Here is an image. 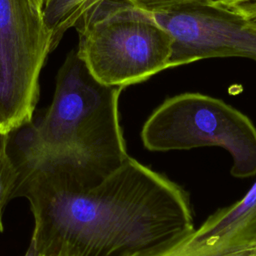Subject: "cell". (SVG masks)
Instances as JSON below:
<instances>
[{
	"label": "cell",
	"mask_w": 256,
	"mask_h": 256,
	"mask_svg": "<svg viewBox=\"0 0 256 256\" xmlns=\"http://www.w3.org/2000/svg\"><path fill=\"white\" fill-rule=\"evenodd\" d=\"M42 256H130L194 230L188 193L136 159L81 190L25 185Z\"/></svg>",
	"instance_id": "6da1fadb"
},
{
	"label": "cell",
	"mask_w": 256,
	"mask_h": 256,
	"mask_svg": "<svg viewBox=\"0 0 256 256\" xmlns=\"http://www.w3.org/2000/svg\"><path fill=\"white\" fill-rule=\"evenodd\" d=\"M123 89L98 81L72 50L58 71L50 106L36 124L18 129L15 151L74 152L107 177L129 156L119 121Z\"/></svg>",
	"instance_id": "7a4b0ae2"
},
{
	"label": "cell",
	"mask_w": 256,
	"mask_h": 256,
	"mask_svg": "<svg viewBox=\"0 0 256 256\" xmlns=\"http://www.w3.org/2000/svg\"><path fill=\"white\" fill-rule=\"evenodd\" d=\"M77 55L100 82L125 88L170 68L173 37L128 0H101L76 23Z\"/></svg>",
	"instance_id": "3957f363"
},
{
	"label": "cell",
	"mask_w": 256,
	"mask_h": 256,
	"mask_svg": "<svg viewBox=\"0 0 256 256\" xmlns=\"http://www.w3.org/2000/svg\"><path fill=\"white\" fill-rule=\"evenodd\" d=\"M144 147L153 152L216 146L232 157L231 174H256V127L242 112L221 99L182 93L166 99L141 129Z\"/></svg>",
	"instance_id": "277c9868"
},
{
	"label": "cell",
	"mask_w": 256,
	"mask_h": 256,
	"mask_svg": "<svg viewBox=\"0 0 256 256\" xmlns=\"http://www.w3.org/2000/svg\"><path fill=\"white\" fill-rule=\"evenodd\" d=\"M44 0H0V135L32 122L51 52Z\"/></svg>",
	"instance_id": "5b68a950"
},
{
	"label": "cell",
	"mask_w": 256,
	"mask_h": 256,
	"mask_svg": "<svg viewBox=\"0 0 256 256\" xmlns=\"http://www.w3.org/2000/svg\"><path fill=\"white\" fill-rule=\"evenodd\" d=\"M173 37L170 67L214 57L256 60V26L207 0L154 14Z\"/></svg>",
	"instance_id": "8992f818"
},
{
	"label": "cell",
	"mask_w": 256,
	"mask_h": 256,
	"mask_svg": "<svg viewBox=\"0 0 256 256\" xmlns=\"http://www.w3.org/2000/svg\"><path fill=\"white\" fill-rule=\"evenodd\" d=\"M256 246V220L225 235L191 232L130 256H234Z\"/></svg>",
	"instance_id": "52a82bcc"
},
{
	"label": "cell",
	"mask_w": 256,
	"mask_h": 256,
	"mask_svg": "<svg viewBox=\"0 0 256 256\" xmlns=\"http://www.w3.org/2000/svg\"><path fill=\"white\" fill-rule=\"evenodd\" d=\"M256 220V181L239 201L218 209L196 230L201 236L225 235Z\"/></svg>",
	"instance_id": "ba28073f"
},
{
	"label": "cell",
	"mask_w": 256,
	"mask_h": 256,
	"mask_svg": "<svg viewBox=\"0 0 256 256\" xmlns=\"http://www.w3.org/2000/svg\"><path fill=\"white\" fill-rule=\"evenodd\" d=\"M101 0H44L43 15L51 34V51L60 43L64 34Z\"/></svg>",
	"instance_id": "9c48e42d"
},
{
	"label": "cell",
	"mask_w": 256,
	"mask_h": 256,
	"mask_svg": "<svg viewBox=\"0 0 256 256\" xmlns=\"http://www.w3.org/2000/svg\"><path fill=\"white\" fill-rule=\"evenodd\" d=\"M17 176V169L8 150L7 135H0V232L3 231V209L12 198Z\"/></svg>",
	"instance_id": "30bf717a"
},
{
	"label": "cell",
	"mask_w": 256,
	"mask_h": 256,
	"mask_svg": "<svg viewBox=\"0 0 256 256\" xmlns=\"http://www.w3.org/2000/svg\"><path fill=\"white\" fill-rule=\"evenodd\" d=\"M136 6L153 14L173 10L179 6L202 0H128Z\"/></svg>",
	"instance_id": "8fae6325"
},
{
	"label": "cell",
	"mask_w": 256,
	"mask_h": 256,
	"mask_svg": "<svg viewBox=\"0 0 256 256\" xmlns=\"http://www.w3.org/2000/svg\"><path fill=\"white\" fill-rule=\"evenodd\" d=\"M207 1L214 3V4L221 5V6H229V5H232V4H235L238 2H242V1H247V0H207Z\"/></svg>",
	"instance_id": "7c38bea8"
},
{
	"label": "cell",
	"mask_w": 256,
	"mask_h": 256,
	"mask_svg": "<svg viewBox=\"0 0 256 256\" xmlns=\"http://www.w3.org/2000/svg\"><path fill=\"white\" fill-rule=\"evenodd\" d=\"M24 256H39V253L37 252V249H36V246H35V243H34L33 239H31L30 245H29V247H28Z\"/></svg>",
	"instance_id": "4fadbf2b"
},
{
	"label": "cell",
	"mask_w": 256,
	"mask_h": 256,
	"mask_svg": "<svg viewBox=\"0 0 256 256\" xmlns=\"http://www.w3.org/2000/svg\"><path fill=\"white\" fill-rule=\"evenodd\" d=\"M256 253V246L255 247H252V248H249L247 250H244L234 256H254V254Z\"/></svg>",
	"instance_id": "5bb4252c"
},
{
	"label": "cell",
	"mask_w": 256,
	"mask_h": 256,
	"mask_svg": "<svg viewBox=\"0 0 256 256\" xmlns=\"http://www.w3.org/2000/svg\"><path fill=\"white\" fill-rule=\"evenodd\" d=\"M254 256H256V253H255V254H254Z\"/></svg>",
	"instance_id": "9a60e30c"
},
{
	"label": "cell",
	"mask_w": 256,
	"mask_h": 256,
	"mask_svg": "<svg viewBox=\"0 0 256 256\" xmlns=\"http://www.w3.org/2000/svg\"><path fill=\"white\" fill-rule=\"evenodd\" d=\"M39 256H42V255H39Z\"/></svg>",
	"instance_id": "2e32d148"
}]
</instances>
